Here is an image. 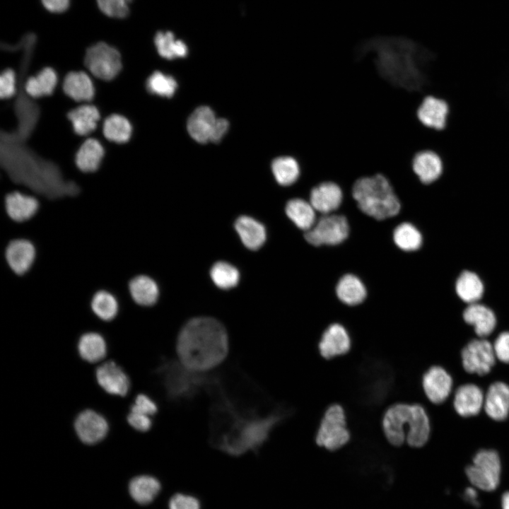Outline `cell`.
I'll use <instances>...</instances> for the list:
<instances>
[{"instance_id": "obj_39", "label": "cell", "mask_w": 509, "mask_h": 509, "mask_svg": "<svg viewBox=\"0 0 509 509\" xmlns=\"http://www.w3.org/2000/svg\"><path fill=\"white\" fill-rule=\"evenodd\" d=\"M146 90L151 94L161 97H172L177 87L175 79L159 71L153 72L146 81Z\"/></svg>"}, {"instance_id": "obj_6", "label": "cell", "mask_w": 509, "mask_h": 509, "mask_svg": "<svg viewBox=\"0 0 509 509\" xmlns=\"http://www.w3.org/2000/svg\"><path fill=\"white\" fill-rule=\"evenodd\" d=\"M349 232V224L344 215L329 213L320 216L303 236L314 247L335 246L344 242Z\"/></svg>"}, {"instance_id": "obj_2", "label": "cell", "mask_w": 509, "mask_h": 509, "mask_svg": "<svg viewBox=\"0 0 509 509\" xmlns=\"http://www.w3.org/2000/svg\"><path fill=\"white\" fill-rule=\"evenodd\" d=\"M181 363L192 371H205L219 365L228 351L223 325L212 317L189 320L181 329L176 344Z\"/></svg>"}, {"instance_id": "obj_18", "label": "cell", "mask_w": 509, "mask_h": 509, "mask_svg": "<svg viewBox=\"0 0 509 509\" xmlns=\"http://www.w3.org/2000/svg\"><path fill=\"white\" fill-rule=\"evenodd\" d=\"M99 108L90 103L74 106L66 113L74 132L78 136H87L96 131L101 120Z\"/></svg>"}, {"instance_id": "obj_27", "label": "cell", "mask_w": 509, "mask_h": 509, "mask_svg": "<svg viewBox=\"0 0 509 509\" xmlns=\"http://www.w3.org/2000/svg\"><path fill=\"white\" fill-rule=\"evenodd\" d=\"M463 319L474 327L476 334L481 338L490 335L496 325L493 311L479 302L468 305L463 312Z\"/></svg>"}, {"instance_id": "obj_24", "label": "cell", "mask_w": 509, "mask_h": 509, "mask_svg": "<svg viewBox=\"0 0 509 509\" xmlns=\"http://www.w3.org/2000/svg\"><path fill=\"white\" fill-rule=\"evenodd\" d=\"M128 288L132 300L141 307H153L158 300V285L149 275L139 274L134 276L129 282Z\"/></svg>"}, {"instance_id": "obj_35", "label": "cell", "mask_w": 509, "mask_h": 509, "mask_svg": "<svg viewBox=\"0 0 509 509\" xmlns=\"http://www.w3.org/2000/svg\"><path fill=\"white\" fill-rule=\"evenodd\" d=\"M90 309L100 321L110 322L118 315L119 303L117 297L107 290H99L90 300Z\"/></svg>"}, {"instance_id": "obj_45", "label": "cell", "mask_w": 509, "mask_h": 509, "mask_svg": "<svg viewBox=\"0 0 509 509\" xmlns=\"http://www.w3.org/2000/svg\"><path fill=\"white\" fill-rule=\"evenodd\" d=\"M169 509H200V503L194 496L177 493L170 498Z\"/></svg>"}, {"instance_id": "obj_38", "label": "cell", "mask_w": 509, "mask_h": 509, "mask_svg": "<svg viewBox=\"0 0 509 509\" xmlns=\"http://www.w3.org/2000/svg\"><path fill=\"white\" fill-rule=\"evenodd\" d=\"M154 44L159 55L167 59L185 57L187 47L182 41L175 40L171 32H158L155 36Z\"/></svg>"}, {"instance_id": "obj_48", "label": "cell", "mask_w": 509, "mask_h": 509, "mask_svg": "<svg viewBox=\"0 0 509 509\" xmlns=\"http://www.w3.org/2000/svg\"><path fill=\"white\" fill-rule=\"evenodd\" d=\"M45 8L50 12L62 13L69 6L70 0H41Z\"/></svg>"}, {"instance_id": "obj_23", "label": "cell", "mask_w": 509, "mask_h": 509, "mask_svg": "<svg viewBox=\"0 0 509 509\" xmlns=\"http://www.w3.org/2000/svg\"><path fill=\"white\" fill-rule=\"evenodd\" d=\"M76 349L78 356L83 361L97 363L107 356V343L103 333L88 330L79 335Z\"/></svg>"}, {"instance_id": "obj_11", "label": "cell", "mask_w": 509, "mask_h": 509, "mask_svg": "<svg viewBox=\"0 0 509 509\" xmlns=\"http://www.w3.org/2000/svg\"><path fill=\"white\" fill-rule=\"evenodd\" d=\"M95 376L99 387L107 394L124 397L130 390L129 375L114 361L110 360L98 365Z\"/></svg>"}, {"instance_id": "obj_32", "label": "cell", "mask_w": 509, "mask_h": 509, "mask_svg": "<svg viewBox=\"0 0 509 509\" xmlns=\"http://www.w3.org/2000/svg\"><path fill=\"white\" fill-rule=\"evenodd\" d=\"M457 296L468 305L479 303L484 292L481 278L472 271H463L455 281Z\"/></svg>"}, {"instance_id": "obj_25", "label": "cell", "mask_w": 509, "mask_h": 509, "mask_svg": "<svg viewBox=\"0 0 509 509\" xmlns=\"http://www.w3.org/2000/svg\"><path fill=\"white\" fill-rule=\"evenodd\" d=\"M484 408L492 419H505L509 414V386L502 382L491 384L484 397Z\"/></svg>"}, {"instance_id": "obj_19", "label": "cell", "mask_w": 509, "mask_h": 509, "mask_svg": "<svg viewBox=\"0 0 509 509\" xmlns=\"http://www.w3.org/2000/svg\"><path fill=\"white\" fill-rule=\"evenodd\" d=\"M351 345V338L345 327L339 323H334L322 333L318 348L322 357L330 359L346 353Z\"/></svg>"}, {"instance_id": "obj_5", "label": "cell", "mask_w": 509, "mask_h": 509, "mask_svg": "<svg viewBox=\"0 0 509 509\" xmlns=\"http://www.w3.org/2000/svg\"><path fill=\"white\" fill-rule=\"evenodd\" d=\"M83 65L95 80L102 81L113 80L123 68L119 50L105 42H98L87 48Z\"/></svg>"}, {"instance_id": "obj_41", "label": "cell", "mask_w": 509, "mask_h": 509, "mask_svg": "<svg viewBox=\"0 0 509 509\" xmlns=\"http://www.w3.org/2000/svg\"><path fill=\"white\" fill-rule=\"evenodd\" d=\"M131 0H96L100 11L112 18H123L129 12V4Z\"/></svg>"}, {"instance_id": "obj_40", "label": "cell", "mask_w": 509, "mask_h": 509, "mask_svg": "<svg viewBox=\"0 0 509 509\" xmlns=\"http://www.w3.org/2000/svg\"><path fill=\"white\" fill-rule=\"evenodd\" d=\"M211 277L219 288L228 289L236 286L239 281V272L233 265L224 262H216L211 269Z\"/></svg>"}, {"instance_id": "obj_43", "label": "cell", "mask_w": 509, "mask_h": 509, "mask_svg": "<svg viewBox=\"0 0 509 509\" xmlns=\"http://www.w3.org/2000/svg\"><path fill=\"white\" fill-rule=\"evenodd\" d=\"M129 410L151 416L157 413L158 406L151 398L146 394L141 393L136 395Z\"/></svg>"}, {"instance_id": "obj_10", "label": "cell", "mask_w": 509, "mask_h": 509, "mask_svg": "<svg viewBox=\"0 0 509 509\" xmlns=\"http://www.w3.org/2000/svg\"><path fill=\"white\" fill-rule=\"evenodd\" d=\"M74 429L83 443L95 445L106 438L110 428L105 416L93 409H86L76 416Z\"/></svg>"}, {"instance_id": "obj_44", "label": "cell", "mask_w": 509, "mask_h": 509, "mask_svg": "<svg viewBox=\"0 0 509 509\" xmlns=\"http://www.w3.org/2000/svg\"><path fill=\"white\" fill-rule=\"evenodd\" d=\"M127 421L133 429L141 433L149 431L153 424L150 416L130 410L127 415Z\"/></svg>"}, {"instance_id": "obj_12", "label": "cell", "mask_w": 509, "mask_h": 509, "mask_svg": "<svg viewBox=\"0 0 509 509\" xmlns=\"http://www.w3.org/2000/svg\"><path fill=\"white\" fill-rule=\"evenodd\" d=\"M449 114L447 100L432 94L425 95L416 110V117L421 124L435 131L445 129Z\"/></svg>"}, {"instance_id": "obj_21", "label": "cell", "mask_w": 509, "mask_h": 509, "mask_svg": "<svg viewBox=\"0 0 509 509\" xmlns=\"http://www.w3.org/2000/svg\"><path fill=\"white\" fill-rule=\"evenodd\" d=\"M422 385L428 399L434 404H440L451 392L452 379L445 369L433 366L424 374Z\"/></svg>"}, {"instance_id": "obj_16", "label": "cell", "mask_w": 509, "mask_h": 509, "mask_svg": "<svg viewBox=\"0 0 509 509\" xmlns=\"http://www.w3.org/2000/svg\"><path fill=\"white\" fill-rule=\"evenodd\" d=\"M4 206L8 216L21 223L30 221L37 214L40 201L32 194L14 189L6 194Z\"/></svg>"}, {"instance_id": "obj_13", "label": "cell", "mask_w": 509, "mask_h": 509, "mask_svg": "<svg viewBox=\"0 0 509 509\" xmlns=\"http://www.w3.org/2000/svg\"><path fill=\"white\" fill-rule=\"evenodd\" d=\"M37 250L33 242L24 238L11 240L5 250V259L11 270L17 275L28 273L33 267Z\"/></svg>"}, {"instance_id": "obj_49", "label": "cell", "mask_w": 509, "mask_h": 509, "mask_svg": "<svg viewBox=\"0 0 509 509\" xmlns=\"http://www.w3.org/2000/svg\"><path fill=\"white\" fill-rule=\"evenodd\" d=\"M466 497L468 498L469 500H474L476 498V491L472 488H468L465 491Z\"/></svg>"}, {"instance_id": "obj_8", "label": "cell", "mask_w": 509, "mask_h": 509, "mask_svg": "<svg viewBox=\"0 0 509 509\" xmlns=\"http://www.w3.org/2000/svg\"><path fill=\"white\" fill-rule=\"evenodd\" d=\"M501 462L498 453L492 450H481L473 459V464L466 469L470 482L484 491H493L498 485Z\"/></svg>"}, {"instance_id": "obj_50", "label": "cell", "mask_w": 509, "mask_h": 509, "mask_svg": "<svg viewBox=\"0 0 509 509\" xmlns=\"http://www.w3.org/2000/svg\"><path fill=\"white\" fill-rule=\"evenodd\" d=\"M503 509H509V492H506L502 497Z\"/></svg>"}, {"instance_id": "obj_33", "label": "cell", "mask_w": 509, "mask_h": 509, "mask_svg": "<svg viewBox=\"0 0 509 509\" xmlns=\"http://www.w3.org/2000/svg\"><path fill=\"white\" fill-rule=\"evenodd\" d=\"M235 228L243 244L250 250L259 249L266 240L264 226L251 217H239L235 223Z\"/></svg>"}, {"instance_id": "obj_47", "label": "cell", "mask_w": 509, "mask_h": 509, "mask_svg": "<svg viewBox=\"0 0 509 509\" xmlns=\"http://www.w3.org/2000/svg\"><path fill=\"white\" fill-rule=\"evenodd\" d=\"M229 123L224 118H217L213 125L209 141L217 143L221 141L228 129Z\"/></svg>"}, {"instance_id": "obj_3", "label": "cell", "mask_w": 509, "mask_h": 509, "mask_svg": "<svg viewBox=\"0 0 509 509\" xmlns=\"http://www.w3.org/2000/svg\"><path fill=\"white\" fill-rule=\"evenodd\" d=\"M387 440L394 446L405 440L411 447H422L430 435V423L425 409L419 404H395L389 407L382 419Z\"/></svg>"}, {"instance_id": "obj_9", "label": "cell", "mask_w": 509, "mask_h": 509, "mask_svg": "<svg viewBox=\"0 0 509 509\" xmlns=\"http://www.w3.org/2000/svg\"><path fill=\"white\" fill-rule=\"evenodd\" d=\"M461 356L464 370L479 375L489 373L496 360L493 345L485 339L469 341L462 349Z\"/></svg>"}, {"instance_id": "obj_31", "label": "cell", "mask_w": 509, "mask_h": 509, "mask_svg": "<svg viewBox=\"0 0 509 509\" xmlns=\"http://www.w3.org/2000/svg\"><path fill=\"white\" fill-rule=\"evenodd\" d=\"M285 212L296 226L304 232L312 228L317 221L316 211L308 200L302 197L288 200L285 206Z\"/></svg>"}, {"instance_id": "obj_17", "label": "cell", "mask_w": 509, "mask_h": 509, "mask_svg": "<svg viewBox=\"0 0 509 509\" xmlns=\"http://www.w3.org/2000/svg\"><path fill=\"white\" fill-rule=\"evenodd\" d=\"M61 90L75 103H90L95 98V84L83 70L67 72L62 78Z\"/></svg>"}, {"instance_id": "obj_26", "label": "cell", "mask_w": 509, "mask_h": 509, "mask_svg": "<svg viewBox=\"0 0 509 509\" xmlns=\"http://www.w3.org/2000/svg\"><path fill=\"white\" fill-rule=\"evenodd\" d=\"M484 396L476 385L466 384L459 387L454 397V407L463 417L476 415L484 406Z\"/></svg>"}, {"instance_id": "obj_29", "label": "cell", "mask_w": 509, "mask_h": 509, "mask_svg": "<svg viewBox=\"0 0 509 509\" xmlns=\"http://www.w3.org/2000/svg\"><path fill=\"white\" fill-rule=\"evenodd\" d=\"M101 133L107 141L123 144L131 139L133 127L130 120L124 115L112 113L104 118Z\"/></svg>"}, {"instance_id": "obj_20", "label": "cell", "mask_w": 509, "mask_h": 509, "mask_svg": "<svg viewBox=\"0 0 509 509\" xmlns=\"http://www.w3.org/2000/svg\"><path fill=\"white\" fill-rule=\"evenodd\" d=\"M105 155V148L102 141L96 137L85 139L74 156L76 168L82 173L95 172L100 168Z\"/></svg>"}, {"instance_id": "obj_14", "label": "cell", "mask_w": 509, "mask_h": 509, "mask_svg": "<svg viewBox=\"0 0 509 509\" xmlns=\"http://www.w3.org/2000/svg\"><path fill=\"white\" fill-rule=\"evenodd\" d=\"M411 168L419 182L428 186L440 178L444 171V162L437 151L423 149L414 156Z\"/></svg>"}, {"instance_id": "obj_15", "label": "cell", "mask_w": 509, "mask_h": 509, "mask_svg": "<svg viewBox=\"0 0 509 509\" xmlns=\"http://www.w3.org/2000/svg\"><path fill=\"white\" fill-rule=\"evenodd\" d=\"M344 194L335 182L323 181L314 186L309 194L308 201L316 212L322 215L333 213L343 204Z\"/></svg>"}, {"instance_id": "obj_37", "label": "cell", "mask_w": 509, "mask_h": 509, "mask_svg": "<svg viewBox=\"0 0 509 509\" xmlns=\"http://www.w3.org/2000/svg\"><path fill=\"white\" fill-rule=\"evenodd\" d=\"M392 239L394 245L406 252L418 250L423 243V237L419 230L408 222L401 223L395 227Z\"/></svg>"}, {"instance_id": "obj_36", "label": "cell", "mask_w": 509, "mask_h": 509, "mask_svg": "<svg viewBox=\"0 0 509 509\" xmlns=\"http://www.w3.org/2000/svg\"><path fill=\"white\" fill-rule=\"evenodd\" d=\"M129 493L139 504L153 501L160 490V482L154 477L141 475L134 477L129 484Z\"/></svg>"}, {"instance_id": "obj_1", "label": "cell", "mask_w": 509, "mask_h": 509, "mask_svg": "<svg viewBox=\"0 0 509 509\" xmlns=\"http://www.w3.org/2000/svg\"><path fill=\"white\" fill-rule=\"evenodd\" d=\"M356 57L368 54L380 76L391 85L425 96L431 86L428 66L434 54L404 36L377 35L352 47Z\"/></svg>"}, {"instance_id": "obj_28", "label": "cell", "mask_w": 509, "mask_h": 509, "mask_svg": "<svg viewBox=\"0 0 509 509\" xmlns=\"http://www.w3.org/2000/svg\"><path fill=\"white\" fill-rule=\"evenodd\" d=\"M216 119L213 111L209 107H197L187 120V127L189 135L199 143L209 141Z\"/></svg>"}, {"instance_id": "obj_22", "label": "cell", "mask_w": 509, "mask_h": 509, "mask_svg": "<svg viewBox=\"0 0 509 509\" xmlns=\"http://www.w3.org/2000/svg\"><path fill=\"white\" fill-rule=\"evenodd\" d=\"M59 76L51 66H44L28 76L24 82V90L31 98L41 99L52 95L57 90Z\"/></svg>"}, {"instance_id": "obj_42", "label": "cell", "mask_w": 509, "mask_h": 509, "mask_svg": "<svg viewBox=\"0 0 509 509\" xmlns=\"http://www.w3.org/2000/svg\"><path fill=\"white\" fill-rule=\"evenodd\" d=\"M16 74L11 67L5 68L0 74V98L2 100H9L16 93Z\"/></svg>"}, {"instance_id": "obj_7", "label": "cell", "mask_w": 509, "mask_h": 509, "mask_svg": "<svg viewBox=\"0 0 509 509\" xmlns=\"http://www.w3.org/2000/svg\"><path fill=\"white\" fill-rule=\"evenodd\" d=\"M349 440L344 409L339 404L331 405L326 410L317 432V444L334 451L345 445Z\"/></svg>"}, {"instance_id": "obj_34", "label": "cell", "mask_w": 509, "mask_h": 509, "mask_svg": "<svg viewBox=\"0 0 509 509\" xmlns=\"http://www.w3.org/2000/svg\"><path fill=\"white\" fill-rule=\"evenodd\" d=\"M271 170L276 181L281 186L295 185L301 175L300 165L293 156L281 155L271 162Z\"/></svg>"}, {"instance_id": "obj_4", "label": "cell", "mask_w": 509, "mask_h": 509, "mask_svg": "<svg viewBox=\"0 0 509 509\" xmlns=\"http://www.w3.org/2000/svg\"><path fill=\"white\" fill-rule=\"evenodd\" d=\"M358 209L377 221L396 216L402 202L388 178L381 173L358 178L351 188Z\"/></svg>"}, {"instance_id": "obj_46", "label": "cell", "mask_w": 509, "mask_h": 509, "mask_svg": "<svg viewBox=\"0 0 509 509\" xmlns=\"http://www.w3.org/2000/svg\"><path fill=\"white\" fill-rule=\"evenodd\" d=\"M493 347L496 358L501 362L509 363V332L501 333Z\"/></svg>"}, {"instance_id": "obj_30", "label": "cell", "mask_w": 509, "mask_h": 509, "mask_svg": "<svg viewBox=\"0 0 509 509\" xmlns=\"http://www.w3.org/2000/svg\"><path fill=\"white\" fill-rule=\"evenodd\" d=\"M335 293L338 299L349 306L361 304L367 296V290L364 283L358 276L352 274H344L339 279Z\"/></svg>"}]
</instances>
